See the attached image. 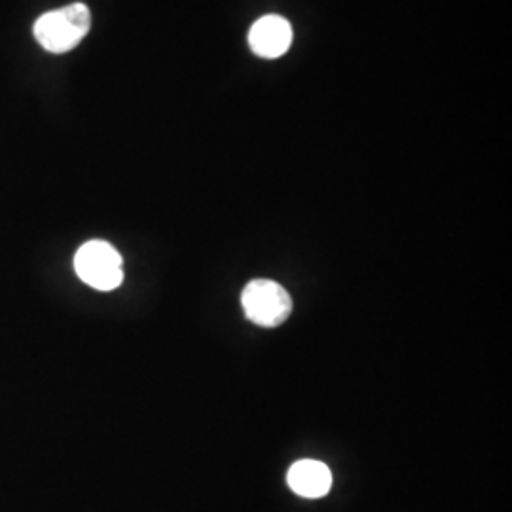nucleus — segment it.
Here are the masks:
<instances>
[{"label":"nucleus","instance_id":"20e7f679","mask_svg":"<svg viewBox=\"0 0 512 512\" xmlns=\"http://www.w3.org/2000/svg\"><path fill=\"white\" fill-rule=\"evenodd\" d=\"M293 27L281 16H264L249 31V46L258 57L277 59L287 54L293 44Z\"/></svg>","mask_w":512,"mask_h":512},{"label":"nucleus","instance_id":"39448f33","mask_svg":"<svg viewBox=\"0 0 512 512\" xmlns=\"http://www.w3.org/2000/svg\"><path fill=\"white\" fill-rule=\"evenodd\" d=\"M289 486L294 494L317 499L329 494L332 475L329 467L315 459H302L289 471Z\"/></svg>","mask_w":512,"mask_h":512},{"label":"nucleus","instance_id":"f03ea898","mask_svg":"<svg viewBox=\"0 0 512 512\" xmlns=\"http://www.w3.org/2000/svg\"><path fill=\"white\" fill-rule=\"evenodd\" d=\"M241 306L251 323L274 329L291 317L293 298L272 279H255L243 289Z\"/></svg>","mask_w":512,"mask_h":512},{"label":"nucleus","instance_id":"7ed1b4c3","mask_svg":"<svg viewBox=\"0 0 512 512\" xmlns=\"http://www.w3.org/2000/svg\"><path fill=\"white\" fill-rule=\"evenodd\" d=\"M76 275L95 291H114L124 281L122 256L107 241H88L74 256Z\"/></svg>","mask_w":512,"mask_h":512},{"label":"nucleus","instance_id":"f257e3e1","mask_svg":"<svg viewBox=\"0 0 512 512\" xmlns=\"http://www.w3.org/2000/svg\"><path fill=\"white\" fill-rule=\"evenodd\" d=\"M92 29V12L86 4L74 2L69 6L46 12L35 23V38L50 54H67L74 50Z\"/></svg>","mask_w":512,"mask_h":512}]
</instances>
